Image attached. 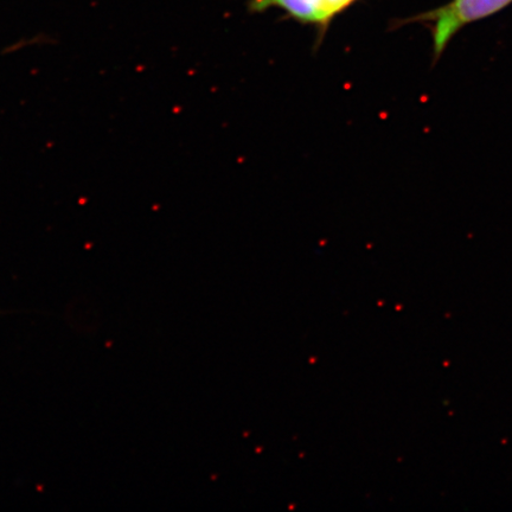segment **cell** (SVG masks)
<instances>
[{"mask_svg":"<svg viewBox=\"0 0 512 512\" xmlns=\"http://www.w3.org/2000/svg\"><path fill=\"white\" fill-rule=\"evenodd\" d=\"M357 0H251L248 9L264 12L271 9L284 11L293 21L313 25L323 37L334 19L348 10Z\"/></svg>","mask_w":512,"mask_h":512,"instance_id":"cell-1","label":"cell"}]
</instances>
